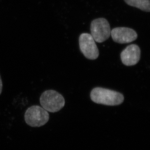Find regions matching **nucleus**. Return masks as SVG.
Listing matches in <instances>:
<instances>
[{"instance_id": "1a4fd4ad", "label": "nucleus", "mask_w": 150, "mask_h": 150, "mask_svg": "<svg viewBox=\"0 0 150 150\" xmlns=\"http://www.w3.org/2000/svg\"><path fill=\"white\" fill-rule=\"evenodd\" d=\"M3 82H2V80H1V77L0 75V95L1 94V92L3 91Z\"/></svg>"}, {"instance_id": "f257e3e1", "label": "nucleus", "mask_w": 150, "mask_h": 150, "mask_svg": "<svg viewBox=\"0 0 150 150\" xmlns=\"http://www.w3.org/2000/svg\"><path fill=\"white\" fill-rule=\"evenodd\" d=\"M91 100L95 103L102 105L115 106L123 103L124 96L122 93L116 91L105 88H95L91 93Z\"/></svg>"}, {"instance_id": "0eeeda50", "label": "nucleus", "mask_w": 150, "mask_h": 150, "mask_svg": "<svg viewBox=\"0 0 150 150\" xmlns=\"http://www.w3.org/2000/svg\"><path fill=\"white\" fill-rule=\"evenodd\" d=\"M140 48L136 44L128 46L120 54V59L125 65L131 66L139 62L140 58Z\"/></svg>"}, {"instance_id": "20e7f679", "label": "nucleus", "mask_w": 150, "mask_h": 150, "mask_svg": "<svg viewBox=\"0 0 150 150\" xmlns=\"http://www.w3.org/2000/svg\"><path fill=\"white\" fill-rule=\"evenodd\" d=\"M91 31V35L97 42H103L110 36V26L108 20L103 18L92 21Z\"/></svg>"}, {"instance_id": "39448f33", "label": "nucleus", "mask_w": 150, "mask_h": 150, "mask_svg": "<svg viewBox=\"0 0 150 150\" xmlns=\"http://www.w3.org/2000/svg\"><path fill=\"white\" fill-rule=\"evenodd\" d=\"M80 49L83 55L88 59L95 60L99 55L95 41L91 34L83 33L79 38Z\"/></svg>"}, {"instance_id": "7ed1b4c3", "label": "nucleus", "mask_w": 150, "mask_h": 150, "mask_svg": "<svg viewBox=\"0 0 150 150\" xmlns=\"http://www.w3.org/2000/svg\"><path fill=\"white\" fill-rule=\"evenodd\" d=\"M49 114L42 107L34 105L27 108L24 114L26 123L33 127L43 126L49 120Z\"/></svg>"}, {"instance_id": "423d86ee", "label": "nucleus", "mask_w": 150, "mask_h": 150, "mask_svg": "<svg viewBox=\"0 0 150 150\" xmlns=\"http://www.w3.org/2000/svg\"><path fill=\"white\" fill-rule=\"evenodd\" d=\"M112 39L120 44L129 43L137 38V34L133 29L128 27H116L111 30Z\"/></svg>"}, {"instance_id": "f03ea898", "label": "nucleus", "mask_w": 150, "mask_h": 150, "mask_svg": "<svg viewBox=\"0 0 150 150\" xmlns=\"http://www.w3.org/2000/svg\"><path fill=\"white\" fill-rule=\"evenodd\" d=\"M40 100L41 106L51 113L60 110L65 103L62 95L54 90H47L43 92Z\"/></svg>"}, {"instance_id": "6e6552de", "label": "nucleus", "mask_w": 150, "mask_h": 150, "mask_svg": "<svg viewBox=\"0 0 150 150\" xmlns=\"http://www.w3.org/2000/svg\"><path fill=\"white\" fill-rule=\"evenodd\" d=\"M129 6L136 7L144 11H150V0H124Z\"/></svg>"}]
</instances>
